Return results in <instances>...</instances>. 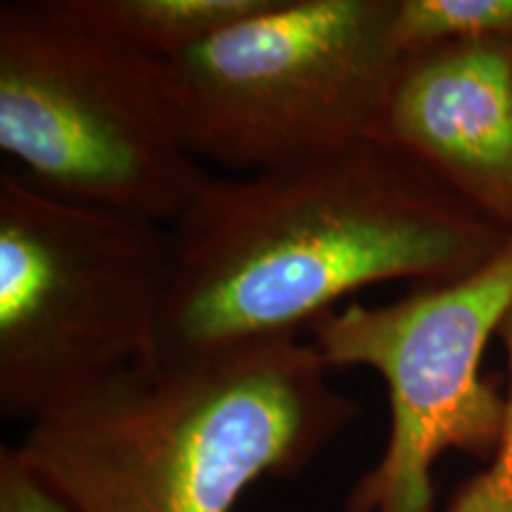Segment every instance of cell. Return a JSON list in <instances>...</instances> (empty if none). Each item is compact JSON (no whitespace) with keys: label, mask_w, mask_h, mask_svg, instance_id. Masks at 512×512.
<instances>
[{"label":"cell","mask_w":512,"mask_h":512,"mask_svg":"<svg viewBox=\"0 0 512 512\" xmlns=\"http://www.w3.org/2000/svg\"><path fill=\"white\" fill-rule=\"evenodd\" d=\"M169 233L157 354L297 337L366 287L465 278L512 238L377 140L209 176Z\"/></svg>","instance_id":"obj_1"},{"label":"cell","mask_w":512,"mask_h":512,"mask_svg":"<svg viewBox=\"0 0 512 512\" xmlns=\"http://www.w3.org/2000/svg\"><path fill=\"white\" fill-rule=\"evenodd\" d=\"M313 342L155 354L29 422L19 453L79 512H230L361 415Z\"/></svg>","instance_id":"obj_2"},{"label":"cell","mask_w":512,"mask_h":512,"mask_svg":"<svg viewBox=\"0 0 512 512\" xmlns=\"http://www.w3.org/2000/svg\"><path fill=\"white\" fill-rule=\"evenodd\" d=\"M0 150L41 192L162 226L209 178L183 138L166 62L72 0L0 8Z\"/></svg>","instance_id":"obj_3"},{"label":"cell","mask_w":512,"mask_h":512,"mask_svg":"<svg viewBox=\"0 0 512 512\" xmlns=\"http://www.w3.org/2000/svg\"><path fill=\"white\" fill-rule=\"evenodd\" d=\"M171 285L162 223L0 176V413L34 422L155 356Z\"/></svg>","instance_id":"obj_4"},{"label":"cell","mask_w":512,"mask_h":512,"mask_svg":"<svg viewBox=\"0 0 512 512\" xmlns=\"http://www.w3.org/2000/svg\"><path fill=\"white\" fill-rule=\"evenodd\" d=\"M394 0H268L166 62L183 138L240 176L373 140L401 57Z\"/></svg>","instance_id":"obj_5"},{"label":"cell","mask_w":512,"mask_h":512,"mask_svg":"<svg viewBox=\"0 0 512 512\" xmlns=\"http://www.w3.org/2000/svg\"><path fill=\"white\" fill-rule=\"evenodd\" d=\"M510 306L512 238L465 278L392 304L349 302L309 325L330 368L375 370L389 396L387 446L354 484L347 512H434L439 456L494 458L505 394L482 375V358Z\"/></svg>","instance_id":"obj_6"},{"label":"cell","mask_w":512,"mask_h":512,"mask_svg":"<svg viewBox=\"0 0 512 512\" xmlns=\"http://www.w3.org/2000/svg\"><path fill=\"white\" fill-rule=\"evenodd\" d=\"M373 140L512 235V36L403 57Z\"/></svg>","instance_id":"obj_7"},{"label":"cell","mask_w":512,"mask_h":512,"mask_svg":"<svg viewBox=\"0 0 512 512\" xmlns=\"http://www.w3.org/2000/svg\"><path fill=\"white\" fill-rule=\"evenodd\" d=\"M268 0H72L79 15L169 62L266 8Z\"/></svg>","instance_id":"obj_8"},{"label":"cell","mask_w":512,"mask_h":512,"mask_svg":"<svg viewBox=\"0 0 512 512\" xmlns=\"http://www.w3.org/2000/svg\"><path fill=\"white\" fill-rule=\"evenodd\" d=\"M512 36V0H394L392 43L411 57L448 43Z\"/></svg>","instance_id":"obj_9"},{"label":"cell","mask_w":512,"mask_h":512,"mask_svg":"<svg viewBox=\"0 0 512 512\" xmlns=\"http://www.w3.org/2000/svg\"><path fill=\"white\" fill-rule=\"evenodd\" d=\"M498 337L505 344L510 366L501 444L484 470L460 486L446 512H512V306L498 328Z\"/></svg>","instance_id":"obj_10"},{"label":"cell","mask_w":512,"mask_h":512,"mask_svg":"<svg viewBox=\"0 0 512 512\" xmlns=\"http://www.w3.org/2000/svg\"><path fill=\"white\" fill-rule=\"evenodd\" d=\"M0 512H79L22 458L17 446L0 448Z\"/></svg>","instance_id":"obj_11"}]
</instances>
